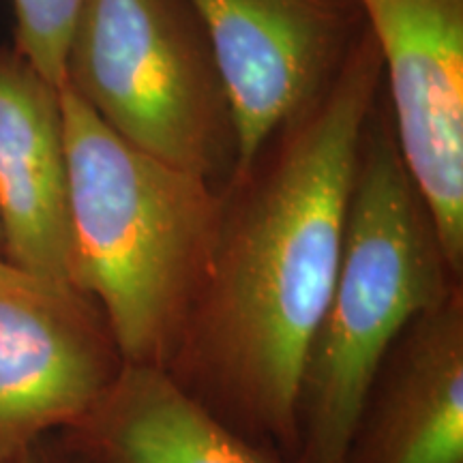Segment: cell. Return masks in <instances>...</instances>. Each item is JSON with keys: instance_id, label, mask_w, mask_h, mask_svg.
<instances>
[{"instance_id": "6da1fadb", "label": "cell", "mask_w": 463, "mask_h": 463, "mask_svg": "<svg viewBox=\"0 0 463 463\" xmlns=\"http://www.w3.org/2000/svg\"><path fill=\"white\" fill-rule=\"evenodd\" d=\"M380 75L367 34L269 165L232 181L208 275L165 367L213 416L289 463L300 369L337 279Z\"/></svg>"}, {"instance_id": "7a4b0ae2", "label": "cell", "mask_w": 463, "mask_h": 463, "mask_svg": "<svg viewBox=\"0 0 463 463\" xmlns=\"http://www.w3.org/2000/svg\"><path fill=\"white\" fill-rule=\"evenodd\" d=\"M73 286L127 364L165 372L211 266L223 191L131 146L61 86Z\"/></svg>"}, {"instance_id": "3957f363", "label": "cell", "mask_w": 463, "mask_h": 463, "mask_svg": "<svg viewBox=\"0 0 463 463\" xmlns=\"http://www.w3.org/2000/svg\"><path fill=\"white\" fill-rule=\"evenodd\" d=\"M457 286L392 137H364L337 279L300 369L292 463H344L358 408L392 341Z\"/></svg>"}, {"instance_id": "277c9868", "label": "cell", "mask_w": 463, "mask_h": 463, "mask_svg": "<svg viewBox=\"0 0 463 463\" xmlns=\"http://www.w3.org/2000/svg\"><path fill=\"white\" fill-rule=\"evenodd\" d=\"M208 58L172 0H84L62 86L131 146L213 181L234 153Z\"/></svg>"}, {"instance_id": "5b68a950", "label": "cell", "mask_w": 463, "mask_h": 463, "mask_svg": "<svg viewBox=\"0 0 463 463\" xmlns=\"http://www.w3.org/2000/svg\"><path fill=\"white\" fill-rule=\"evenodd\" d=\"M125 364L89 294L0 256V463L82 422Z\"/></svg>"}, {"instance_id": "8992f818", "label": "cell", "mask_w": 463, "mask_h": 463, "mask_svg": "<svg viewBox=\"0 0 463 463\" xmlns=\"http://www.w3.org/2000/svg\"><path fill=\"white\" fill-rule=\"evenodd\" d=\"M389 73L397 153L463 275V11L459 0H356Z\"/></svg>"}, {"instance_id": "52a82bcc", "label": "cell", "mask_w": 463, "mask_h": 463, "mask_svg": "<svg viewBox=\"0 0 463 463\" xmlns=\"http://www.w3.org/2000/svg\"><path fill=\"white\" fill-rule=\"evenodd\" d=\"M200 17L228 109L232 181L262 159L281 125L314 106L341 28L333 0H187Z\"/></svg>"}, {"instance_id": "ba28073f", "label": "cell", "mask_w": 463, "mask_h": 463, "mask_svg": "<svg viewBox=\"0 0 463 463\" xmlns=\"http://www.w3.org/2000/svg\"><path fill=\"white\" fill-rule=\"evenodd\" d=\"M344 463H463V288L416 316L382 358Z\"/></svg>"}, {"instance_id": "9c48e42d", "label": "cell", "mask_w": 463, "mask_h": 463, "mask_svg": "<svg viewBox=\"0 0 463 463\" xmlns=\"http://www.w3.org/2000/svg\"><path fill=\"white\" fill-rule=\"evenodd\" d=\"M0 256L71 283L69 167L61 89L0 50Z\"/></svg>"}, {"instance_id": "30bf717a", "label": "cell", "mask_w": 463, "mask_h": 463, "mask_svg": "<svg viewBox=\"0 0 463 463\" xmlns=\"http://www.w3.org/2000/svg\"><path fill=\"white\" fill-rule=\"evenodd\" d=\"M58 436L84 463H289L213 416L165 372L133 364Z\"/></svg>"}, {"instance_id": "8fae6325", "label": "cell", "mask_w": 463, "mask_h": 463, "mask_svg": "<svg viewBox=\"0 0 463 463\" xmlns=\"http://www.w3.org/2000/svg\"><path fill=\"white\" fill-rule=\"evenodd\" d=\"M84 0H14L15 52L61 89L69 39Z\"/></svg>"}, {"instance_id": "7c38bea8", "label": "cell", "mask_w": 463, "mask_h": 463, "mask_svg": "<svg viewBox=\"0 0 463 463\" xmlns=\"http://www.w3.org/2000/svg\"><path fill=\"white\" fill-rule=\"evenodd\" d=\"M9 463H84L71 449L62 442L61 436L43 438L42 442H37L34 447L26 450L24 455H20L17 459Z\"/></svg>"}]
</instances>
